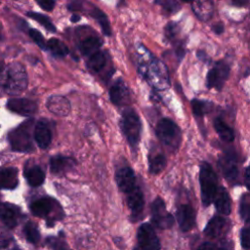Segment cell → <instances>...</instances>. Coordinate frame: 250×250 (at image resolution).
<instances>
[{
	"label": "cell",
	"mask_w": 250,
	"mask_h": 250,
	"mask_svg": "<svg viewBox=\"0 0 250 250\" xmlns=\"http://www.w3.org/2000/svg\"><path fill=\"white\" fill-rule=\"evenodd\" d=\"M213 202L217 211L222 215H229L231 211L230 196L224 187H218Z\"/></svg>",
	"instance_id": "d6986e66"
},
{
	"label": "cell",
	"mask_w": 250,
	"mask_h": 250,
	"mask_svg": "<svg viewBox=\"0 0 250 250\" xmlns=\"http://www.w3.org/2000/svg\"><path fill=\"white\" fill-rule=\"evenodd\" d=\"M156 135L159 141L166 146L176 149L182 139L180 127L170 118H162L156 126Z\"/></svg>",
	"instance_id": "277c9868"
},
{
	"label": "cell",
	"mask_w": 250,
	"mask_h": 250,
	"mask_svg": "<svg viewBox=\"0 0 250 250\" xmlns=\"http://www.w3.org/2000/svg\"><path fill=\"white\" fill-rule=\"evenodd\" d=\"M3 68H4V64L0 62V73L3 71Z\"/></svg>",
	"instance_id": "7dc6e473"
},
{
	"label": "cell",
	"mask_w": 250,
	"mask_h": 250,
	"mask_svg": "<svg viewBox=\"0 0 250 250\" xmlns=\"http://www.w3.org/2000/svg\"><path fill=\"white\" fill-rule=\"evenodd\" d=\"M196 250H226V249L219 247L211 242H204Z\"/></svg>",
	"instance_id": "60d3db41"
},
{
	"label": "cell",
	"mask_w": 250,
	"mask_h": 250,
	"mask_svg": "<svg viewBox=\"0 0 250 250\" xmlns=\"http://www.w3.org/2000/svg\"><path fill=\"white\" fill-rule=\"evenodd\" d=\"M29 125L30 122L23 123L10 133L9 141L14 150L22 152H28L33 150V146L28 129Z\"/></svg>",
	"instance_id": "52a82bcc"
},
{
	"label": "cell",
	"mask_w": 250,
	"mask_h": 250,
	"mask_svg": "<svg viewBox=\"0 0 250 250\" xmlns=\"http://www.w3.org/2000/svg\"><path fill=\"white\" fill-rule=\"evenodd\" d=\"M229 75V65L225 61L217 62L209 70L206 77V84L209 89L221 90Z\"/></svg>",
	"instance_id": "9c48e42d"
},
{
	"label": "cell",
	"mask_w": 250,
	"mask_h": 250,
	"mask_svg": "<svg viewBox=\"0 0 250 250\" xmlns=\"http://www.w3.org/2000/svg\"><path fill=\"white\" fill-rule=\"evenodd\" d=\"M177 220L182 231H189L195 224V213L189 204H182L177 209Z\"/></svg>",
	"instance_id": "7c38bea8"
},
{
	"label": "cell",
	"mask_w": 250,
	"mask_h": 250,
	"mask_svg": "<svg viewBox=\"0 0 250 250\" xmlns=\"http://www.w3.org/2000/svg\"><path fill=\"white\" fill-rule=\"evenodd\" d=\"M239 214L244 222L250 221V192H245L240 197Z\"/></svg>",
	"instance_id": "1f68e13d"
},
{
	"label": "cell",
	"mask_w": 250,
	"mask_h": 250,
	"mask_svg": "<svg viewBox=\"0 0 250 250\" xmlns=\"http://www.w3.org/2000/svg\"><path fill=\"white\" fill-rule=\"evenodd\" d=\"M1 30H2V26L0 25V38L2 37V32H1Z\"/></svg>",
	"instance_id": "681fc988"
},
{
	"label": "cell",
	"mask_w": 250,
	"mask_h": 250,
	"mask_svg": "<svg viewBox=\"0 0 250 250\" xmlns=\"http://www.w3.org/2000/svg\"><path fill=\"white\" fill-rule=\"evenodd\" d=\"M75 164V161L71 157L56 155L50 159V169L53 173L59 174L72 168Z\"/></svg>",
	"instance_id": "cb8c5ba5"
},
{
	"label": "cell",
	"mask_w": 250,
	"mask_h": 250,
	"mask_svg": "<svg viewBox=\"0 0 250 250\" xmlns=\"http://www.w3.org/2000/svg\"><path fill=\"white\" fill-rule=\"evenodd\" d=\"M180 33V27L176 22H168L165 26V36L168 40L174 41L177 39L178 35Z\"/></svg>",
	"instance_id": "d590c367"
},
{
	"label": "cell",
	"mask_w": 250,
	"mask_h": 250,
	"mask_svg": "<svg viewBox=\"0 0 250 250\" xmlns=\"http://www.w3.org/2000/svg\"><path fill=\"white\" fill-rule=\"evenodd\" d=\"M24 234H25L26 239L30 243L35 244V243H37L40 240L39 230H38L37 227L32 222H28L24 226Z\"/></svg>",
	"instance_id": "836d02e7"
},
{
	"label": "cell",
	"mask_w": 250,
	"mask_h": 250,
	"mask_svg": "<svg viewBox=\"0 0 250 250\" xmlns=\"http://www.w3.org/2000/svg\"><path fill=\"white\" fill-rule=\"evenodd\" d=\"M249 3V0H232V4L237 7L246 6Z\"/></svg>",
	"instance_id": "ee69618b"
},
{
	"label": "cell",
	"mask_w": 250,
	"mask_h": 250,
	"mask_svg": "<svg viewBox=\"0 0 250 250\" xmlns=\"http://www.w3.org/2000/svg\"><path fill=\"white\" fill-rule=\"evenodd\" d=\"M115 181L120 190L125 194L138 186L134 171L130 167L118 169L115 174Z\"/></svg>",
	"instance_id": "8fae6325"
},
{
	"label": "cell",
	"mask_w": 250,
	"mask_h": 250,
	"mask_svg": "<svg viewBox=\"0 0 250 250\" xmlns=\"http://www.w3.org/2000/svg\"><path fill=\"white\" fill-rule=\"evenodd\" d=\"M27 74L23 65L20 62L9 64L2 75L0 85L9 95H19L27 87Z\"/></svg>",
	"instance_id": "7a4b0ae2"
},
{
	"label": "cell",
	"mask_w": 250,
	"mask_h": 250,
	"mask_svg": "<svg viewBox=\"0 0 250 250\" xmlns=\"http://www.w3.org/2000/svg\"><path fill=\"white\" fill-rule=\"evenodd\" d=\"M126 196H127V203L131 210L132 216L139 217L142 214L145 206V198H144L143 191L141 190L139 186H137L131 191L127 192Z\"/></svg>",
	"instance_id": "e0dca14e"
},
{
	"label": "cell",
	"mask_w": 250,
	"mask_h": 250,
	"mask_svg": "<svg viewBox=\"0 0 250 250\" xmlns=\"http://www.w3.org/2000/svg\"><path fill=\"white\" fill-rule=\"evenodd\" d=\"M212 29L216 34H221L224 31V25L221 22H217L212 26Z\"/></svg>",
	"instance_id": "7bdbcfd3"
},
{
	"label": "cell",
	"mask_w": 250,
	"mask_h": 250,
	"mask_svg": "<svg viewBox=\"0 0 250 250\" xmlns=\"http://www.w3.org/2000/svg\"><path fill=\"white\" fill-rule=\"evenodd\" d=\"M47 49L57 57H64L68 54V48L66 45L57 38H51L47 42Z\"/></svg>",
	"instance_id": "f1b7e54d"
},
{
	"label": "cell",
	"mask_w": 250,
	"mask_h": 250,
	"mask_svg": "<svg viewBox=\"0 0 250 250\" xmlns=\"http://www.w3.org/2000/svg\"><path fill=\"white\" fill-rule=\"evenodd\" d=\"M121 127L129 145L135 148L140 141L142 125L140 117L134 109L127 108L123 112Z\"/></svg>",
	"instance_id": "8992f818"
},
{
	"label": "cell",
	"mask_w": 250,
	"mask_h": 250,
	"mask_svg": "<svg viewBox=\"0 0 250 250\" xmlns=\"http://www.w3.org/2000/svg\"><path fill=\"white\" fill-rule=\"evenodd\" d=\"M109 97L116 105H123L129 102V90L122 79H117L110 87Z\"/></svg>",
	"instance_id": "2e32d148"
},
{
	"label": "cell",
	"mask_w": 250,
	"mask_h": 250,
	"mask_svg": "<svg viewBox=\"0 0 250 250\" xmlns=\"http://www.w3.org/2000/svg\"><path fill=\"white\" fill-rule=\"evenodd\" d=\"M135 250H141V249H139L138 247H136V248H135Z\"/></svg>",
	"instance_id": "f907efd6"
},
{
	"label": "cell",
	"mask_w": 250,
	"mask_h": 250,
	"mask_svg": "<svg viewBox=\"0 0 250 250\" xmlns=\"http://www.w3.org/2000/svg\"><path fill=\"white\" fill-rule=\"evenodd\" d=\"M54 203L55 201L53 199L44 197L34 200L29 207L33 215L37 217H46L53 211Z\"/></svg>",
	"instance_id": "603a6c76"
},
{
	"label": "cell",
	"mask_w": 250,
	"mask_h": 250,
	"mask_svg": "<svg viewBox=\"0 0 250 250\" xmlns=\"http://www.w3.org/2000/svg\"><path fill=\"white\" fill-rule=\"evenodd\" d=\"M139 72L146 82L156 90H166L170 86L167 66L164 62L154 58L144 46L140 48Z\"/></svg>",
	"instance_id": "6da1fadb"
},
{
	"label": "cell",
	"mask_w": 250,
	"mask_h": 250,
	"mask_svg": "<svg viewBox=\"0 0 250 250\" xmlns=\"http://www.w3.org/2000/svg\"><path fill=\"white\" fill-rule=\"evenodd\" d=\"M197 58H198L200 61H202L203 62H206L209 60V59L207 58L206 53L203 52V51H198V52H197Z\"/></svg>",
	"instance_id": "f6af8a7d"
},
{
	"label": "cell",
	"mask_w": 250,
	"mask_h": 250,
	"mask_svg": "<svg viewBox=\"0 0 250 250\" xmlns=\"http://www.w3.org/2000/svg\"><path fill=\"white\" fill-rule=\"evenodd\" d=\"M101 45L102 40L98 36L90 35L81 40V42L79 43V50L83 55L88 56L99 51Z\"/></svg>",
	"instance_id": "d4e9b609"
},
{
	"label": "cell",
	"mask_w": 250,
	"mask_h": 250,
	"mask_svg": "<svg viewBox=\"0 0 250 250\" xmlns=\"http://www.w3.org/2000/svg\"><path fill=\"white\" fill-rule=\"evenodd\" d=\"M24 176L31 187H39L45 180V174L39 166H33L25 171Z\"/></svg>",
	"instance_id": "4316f807"
},
{
	"label": "cell",
	"mask_w": 250,
	"mask_h": 250,
	"mask_svg": "<svg viewBox=\"0 0 250 250\" xmlns=\"http://www.w3.org/2000/svg\"><path fill=\"white\" fill-rule=\"evenodd\" d=\"M219 166L222 170L223 175L229 182L236 180L238 175L237 159L232 153H225L219 160Z\"/></svg>",
	"instance_id": "4fadbf2b"
},
{
	"label": "cell",
	"mask_w": 250,
	"mask_h": 250,
	"mask_svg": "<svg viewBox=\"0 0 250 250\" xmlns=\"http://www.w3.org/2000/svg\"><path fill=\"white\" fill-rule=\"evenodd\" d=\"M67 7L70 11L83 12L88 14L100 23L103 32L105 35L111 34V28L106 15L101 9L94 6L92 3L88 2L87 0H70L67 4Z\"/></svg>",
	"instance_id": "5b68a950"
},
{
	"label": "cell",
	"mask_w": 250,
	"mask_h": 250,
	"mask_svg": "<svg viewBox=\"0 0 250 250\" xmlns=\"http://www.w3.org/2000/svg\"><path fill=\"white\" fill-rule=\"evenodd\" d=\"M201 200L204 206H209L214 199L218 188V178L208 162H202L199 170Z\"/></svg>",
	"instance_id": "3957f363"
},
{
	"label": "cell",
	"mask_w": 250,
	"mask_h": 250,
	"mask_svg": "<svg viewBox=\"0 0 250 250\" xmlns=\"http://www.w3.org/2000/svg\"><path fill=\"white\" fill-rule=\"evenodd\" d=\"M151 221L160 229H170L174 224L173 216L166 210L165 203L160 197L155 198L151 204Z\"/></svg>",
	"instance_id": "ba28073f"
},
{
	"label": "cell",
	"mask_w": 250,
	"mask_h": 250,
	"mask_svg": "<svg viewBox=\"0 0 250 250\" xmlns=\"http://www.w3.org/2000/svg\"><path fill=\"white\" fill-rule=\"evenodd\" d=\"M28 34H29V36L32 38V40H33L41 49H44V50L47 49V43L45 42L44 37H43V35L40 33V31H38L37 29L31 28V29H29Z\"/></svg>",
	"instance_id": "8d00e7d4"
},
{
	"label": "cell",
	"mask_w": 250,
	"mask_h": 250,
	"mask_svg": "<svg viewBox=\"0 0 250 250\" xmlns=\"http://www.w3.org/2000/svg\"><path fill=\"white\" fill-rule=\"evenodd\" d=\"M18 170L15 167L0 169V188L13 189L18 186Z\"/></svg>",
	"instance_id": "44dd1931"
},
{
	"label": "cell",
	"mask_w": 250,
	"mask_h": 250,
	"mask_svg": "<svg viewBox=\"0 0 250 250\" xmlns=\"http://www.w3.org/2000/svg\"><path fill=\"white\" fill-rule=\"evenodd\" d=\"M240 243L243 249L250 250V226L241 229Z\"/></svg>",
	"instance_id": "f35d334b"
},
{
	"label": "cell",
	"mask_w": 250,
	"mask_h": 250,
	"mask_svg": "<svg viewBox=\"0 0 250 250\" xmlns=\"http://www.w3.org/2000/svg\"><path fill=\"white\" fill-rule=\"evenodd\" d=\"M71 21H74V22H76V21H78L79 20H80V16H78V15H73L72 17H71Z\"/></svg>",
	"instance_id": "bcb514c9"
},
{
	"label": "cell",
	"mask_w": 250,
	"mask_h": 250,
	"mask_svg": "<svg viewBox=\"0 0 250 250\" xmlns=\"http://www.w3.org/2000/svg\"><path fill=\"white\" fill-rule=\"evenodd\" d=\"M47 108L56 115L66 116L70 111L69 101L62 96H52L47 101Z\"/></svg>",
	"instance_id": "ac0fdd59"
},
{
	"label": "cell",
	"mask_w": 250,
	"mask_h": 250,
	"mask_svg": "<svg viewBox=\"0 0 250 250\" xmlns=\"http://www.w3.org/2000/svg\"><path fill=\"white\" fill-rule=\"evenodd\" d=\"M105 63H106V56H105V53L103 51L95 52L94 54L91 55L88 61L89 67L96 72L101 71L104 67Z\"/></svg>",
	"instance_id": "83f0119b"
},
{
	"label": "cell",
	"mask_w": 250,
	"mask_h": 250,
	"mask_svg": "<svg viewBox=\"0 0 250 250\" xmlns=\"http://www.w3.org/2000/svg\"><path fill=\"white\" fill-rule=\"evenodd\" d=\"M138 248L141 250H160L159 239L149 224H143L137 233Z\"/></svg>",
	"instance_id": "30bf717a"
},
{
	"label": "cell",
	"mask_w": 250,
	"mask_h": 250,
	"mask_svg": "<svg viewBox=\"0 0 250 250\" xmlns=\"http://www.w3.org/2000/svg\"><path fill=\"white\" fill-rule=\"evenodd\" d=\"M155 3L168 14H174L181 9L179 2L176 0H155Z\"/></svg>",
	"instance_id": "e575fe53"
},
{
	"label": "cell",
	"mask_w": 250,
	"mask_h": 250,
	"mask_svg": "<svg viewBox=\"0 0 250 250\" xmlns=\"http://www.w3.org/2000/svg\"><path fill=\"white\" fill-rule=\"evenodd\" d=\"M228 226L229 223L224 217L216 215L207 223L204 233L210 238H218L227 232Z\"/></svg>",
	"instance_id": "5bb4252c"
},
{
	"label": "cell",
	"mask_w": 250,
	"mask_h": 250,
	"mask_svg": "<svg viewBox=\"0 0 250 250\" xmlns=\"http://www.w3.org/2000/svg\"><path fill=\"white\" fill-rule=\"evenodd\" d=\"M26 16L36 21H38L41 25H43L48 31H51V32H55L56 31V27L55 25L53 24L52 21L47 17V16H44L42 14H39V13H35V12H27L26 13Z\"/></svg>",
	"instance_id": "d6a6232c"
},
{
	"label": "cell",
	"mask_w": 250,
	"mask_h": 250,
	"mask_svg": "<svg viewBox=\"0 0 250 250\" xmlns=\"http://www.w3.org/2000/svg\"><path fill=\"white\" fill-rule=\"evenodd\" d=\"M182 1H184V2H193L194 0H182Z\"/></svg>",
	"instance_id": "c3c4849f"
},
{
	"label": "cell",
	"mask_w": 250,
	"mask_h": 250,
	"mask_svg": "<svg viewBox=\"0 0 250 250\" xmlns=\"http://www.w3.org/2000/svg\"><path fill=\"white\" fill-rule=\"evenodd\" d=\"M244 184L247 189L250 191V166L245 169L244 172Z\"/></svg>",
	"instance_id": "b9f144b4"
},
{
	"label": "cell",
	"mask_w": 250,
	"mask_h": 250,
	"mask_svg": "<svg viewBox=\"0 0 250 250\" xmlns=\"http://www.w3.org/2000/svg\"><path fill=\"white\" fill-rule=\"evenodd\" d=\"M212 103L202 100L194 99L191 101V108L193 111V114L195 116H203L204 114L208 113L212 108Z\"/></svg>",
	"instance_id": "4dcf8cb0"
},
{
	"label": "cell",
	"mask_w": 250,
	"mask_h": 250,
	"mask_svg": "<svg viewBox=\"0 0 250 250\" xmlns=\"http://www.w3.org/2000/svg\"><path fill=\"white\" fill-rule=\"evenodd\" d=\"M213 124H214V128H215L217 134L223 141H225L227 143H230L234 140L233 130L221 117H216L214 119Z\"/></svg>",
	"instance_id": "484cf974"
},
{
	"label": "cell",
	"mask_w": 250,
	"mask_h": 250,
	"mask_svg": "<svg viewBox=\"0 0 250 250\" xmlns=\"http://www.w3.org/2000/svg\"><path fill=\"white\" fill-rule=\"evenodd\" d=\"M46 243L51 247L53 250H68L67 245L64 241H62L60 238L56 237H48L46 240Z\"/></svg>",
	"instance_id": "74e56055"
},
{
	"label": "cell",
	"mask_w": 250,
	"mask_h": 250,
	"mask_svg": "<svg viewBox=\"0 0 250 250\" xmlns=\"http://www.w3.org/2000/svg\"><path fill=\"white\" fill-rule=\"evenodd\" d=\"M166 167V158L162 153H157L149 158L148 168L149 172L153 175L161 173Z\"/></svg>",
	"instance_id": "f546056e"
},
{
	"label": "cell",
	"mask_w": 250,
	"mask_h": 250,
	"mask_svg": "<svg viewBox=\"0 0 250 250\" xmlns=\"http://www.w3.org/2000/svg\"><path fill=\"white\" fill-rule=\"evenodd\" d=\"M34 139L38 146L41 148H46L51 144L52 134L48 125L44 121L36 123L34 128Z\"/></svg>",
	"instance_id": "ffe728a7"
},
{
	"label": "cell",
	"mask_w": 250,
	"mask_h": 250,
	"mask_svg": "<svg viewBox=\"0 0 250 250\" xmlns=\"http://www.w3.org/2000/svg\"><path fill=\"white\" fill-rule=\"evenodd\" d=\"M7 106L10 110L25 116L32 115L37 110L36 103L28 99H11L8 101Z\"/></svg>",
	"instance_id": "9a60e30c"
},
{
	"label": "cell",
	"mask_w": 250,
	"mask_h": 250,
	"mask_svg": "<svg viewBox=\"0 0 250 250\" xmlns=\"http://www.w3.org/2000/svg\"><path fill=\"white\" fill-rule=\"evenodd\" d=\"M36 3L45 11L51 12L55 6V0H35Z\"/></svg>",
	"instance_id": "ab89813d"
},
{
	"label": "cell",
	"mask_w": 250,
	"mask_h": 250,
	"mask_svg": "<svg viewBox=\"0 0 250 250\" xmlns=\"http://www.w3.org/2000/svg\"><path fill=\"white\" fill-rule=\"evenodd\" d=\"M19 210L8 203H0V221L7 227L14 228L18 224Z\"/></svg>",
	"instance_id": "7402d4cb"
}]
</instances>
